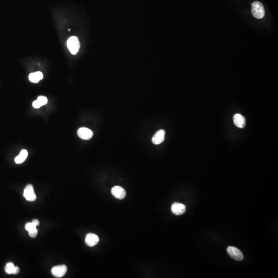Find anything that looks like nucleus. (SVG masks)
<instances>
[{
    "label": "nucleus",
    "mask_w": 278,
    "mask_h": 278,
    "mask_svg": "<svg viewBox=\"0 0 278 278\" xmlns=\"http://www.w3.org/2000/svg\"><path fill=\"white\" fill-rule=\"evenodd\" d=\"M251 12L253 16L256 19H262L265 15V10L262 3L259 2H254L252 4Z\"/></svg>",
    "instance_id": "1"
},
{
    "label": "nucleus",
    "mask_w": 278,
    "mask_h": 278,
    "mask_svg": "<svg viewBox=\"0 0 278 278\" xmlns=\"http://www.w3.org/2000/svg\"><path fill=\"white\" fill-rule=\"evenodd\" d=\"M67 46L70 52L73 55L77 53L80 48V42L78 38L76 36H72L67 41Z\"/></svg>",
    "instance_id": "2"
},
{
    "label": "nucleus",
    "mask_w": 278,
    "mask_h": 278,
    "mask_svg": "<svg viewBox=\"0 0 278 278\" xmlns=\"http://www.w3.org/2000/svg\"><path fill=\"white\" fill-rule=\"evenodd\" d=\"M229 256L236 261H241L243 260L244 256L242 251L235 247L229 246L227 249Z\"/></svg>",
    "instance_id": "3"
},
{
    "label": "nucleus",
    "mask_w": 278,
    "mask_h": 278,
    "mask_svg": "<svg viewBox=\"0 0 278 278\" xmlns=\"http://www.w3.org/2000/svg\"><path fill=\"white\" fill-rule=\"evenodd\" d=\"M68 268L65 265H57L53 267L51 272L53 276L56 278H62L66 273Z\"/></svg>",
    "instance_id": "4"
},
{
    "label": "nucleus",
    "mask_w": 278,
    "mask_h": 278,
    "mask_svg": "<svg viewBox=\"0 0 278 278\" xmlns=\"http://www.w3.org/2000/svg\"><path fill=\"white\" fill-rule=\"evenodd\" d=\"M23 196L29 201H34L36 199V195L32 185H28L24 189Z\"/></svg>",
    "instance_id": "5"
},
{
    "label": "nucleus",
    "mask_w": 278,
    "mask_h": 278,
    "mask_svg": "<svg viewBox=\"0 0 278 278\" xmlns=\"http://www.w3.org/2000/svg\"><path fill=\"white\" fill-rule=\"evenodd\" d=\"M77 134L81 139L85 140H88L92 137L93 136V133L89 128L81 127L78 130Z\"/></svg>",
    "instance_id": "6"
},
{
    "label": "nucleus",
    "mask_w": 278,
    "mask_h": 278,
    "mask_svg": "<svg viewBox=\"0 0 278 278\" xmlns=\"http://www.w3.org/2000/svg\"><path fill=\"white\" fill-rule=\"evenodd\" d=\"M171 210L173 213L176 215L183 214L186 210V207L183 204L178 202H175L171 207Z\"/></svg>",
    "instance_id": "7"
},
{
    "label": "nucleus",
    "mask_w": 278,
    "mask_h": 278,
    "mask_svg": "<svg viewBox=\"0 0 278 278\" xmlns=\"http://www.w3.org/2000/svg\"><path fill=\"white\" fill-rule=\"evenodd\" d=\"M111 193L114 197L119 199L124 198L126 194L124 189L117 185L112 188L111 189Z\"/></svg>",
    "instance_id": "8"
},
{
    "label": "nucleus",
    "mask_w": 278,
    "mask_h": 278,
    "mask_svg": "<svg viewBox=\"0 0 278 278\" xmlns=\"http://www.w3.org/2000/svg\"><path fill=\"white\" fill-rule=\"evenodd\" d=\"M100 241L98 236L93 233L87 234L85 239V244L89 247H93L97 245Z\"/></svg>",
    "instance_id": "9"
},
{
    "label": "nucleus",
    "mask_w": 278,
    "mask_h": 278,
    "mask_svg": "<svg viewBox=\"0 0 278 278\" xmlns=\"http://www.w3.org/2000/svg\"><path fill=\"white\" fill-rule=\"evenodd\" d=\"M165 131L163 129L159 130L155 133L152 138V142L155 145H159L163 142L165 139Z\"/></svg>",
    "instance_id": "10"
},
{
    "label": "nucleus",
    "mask_w": 278,
    "mask_h": 278,
    "mask_svg": "<svg viewBox=\"0 0 278 278\" xmlns=\"http://www.w3.org/2000/svg\"><path fill=\"white\" fill-rule=\"evenodd\" d=\"M233 121L235 125L240 128H244L246 125V120L244 116L240 114H236L233 117Z\"/></svg>",
    "instance_id": "11"
},
{
    "label": "nucleus",
    "mask_w": 278,
    "mask_h": 278,
    "mask_svg": "<svg viewBox=\"0 0 278 278\" xmlns=\"http://www.w3.org/2000/svg\"><path fill=\"white\" fill-rule=\"evenodd\" d=\"M43 75L41 72H36L35 73H31L29 75V79L31 82L37 83L40 80L43 79Z\"/></svg>",
    "instance_id": "12"
},
{
    "label": "nucleus",
    "mask_w": 278,
    "mask_h": 278,
    "mask_svg": "<svg viewBox=\"0 0 278 278\" xmlns=\"http://www.w3.org/2000/svg\"><path fill=\"white\" fill-rule=\"evenodd\" d=\"M28 156V152L26 149H23L21 150L20 153L15 158V162L17 164H21L24 162Z\"/></svg>",
    "instance_id": "13"
},
{
    "label": "nucleus",
    "mask_w": 278,
    "mask_h": 278,
    "mask_svg": "<svg viewBox=\"0 0 278 278\" xmlns=\"http://www.w3.org/2000/svg\"><path fill=\"white\" fill-rule=\"evenodd\" d=\"M15 266L13 263L9 262L5 266V272L8 274H14Z\"/></svg>",
    "instance_id": "14"
},
{
    "label": "nucleus",
    "mask_w": 278,
    "mask_h": 278,
    "mask_svg": "<svg viewBox=\"0 0 278 278\" xmlns=\"http://www.w3.org/2000/svg\"><path fill=\"white\" fill-rule=\"evenodd\" d=\"M25 228H26V230L30 232L34 229H36V226H35V224H34L32 222V223H27L26 224Z\"/></svg>",
    "instance_id": "15"
},
{
    "label": "nucleus",
    "mask_w": 278,
    "mask_h": 278,
    "mask_svg": "<svg viewBox=\"0 0 278 278\" xmlns=\"http://www.w3.org/2000/svg\"><path fill=\"white\" fill-rule=\"evenodd\" d=\"M37 101L39 102L41 106L45 105L48 103V98H46V97H43V96H40V97H38Z\"/></svg>",
    "instance_id": "16"
},
{
    "label": "nucleus",
    "mask_w": 278,
    "mask_h": 278,
    "mask_svg": "<svg viewBox=\"0 0 278 278\" xmlns=\"http://www.w3.org/2000/svg\"><path fill=\"white\" fill-rule=\"evenodd\" d=\"M29 236L32 238H35L36 237L37 234H38V230L36 229H34L33 230L30 232H29Z\"/></svg>",
    "instance_id": "17"
},
{
    "label": "nucleus",
    "mask_w": 278,
    "mask_h": 278,
    "mask_svg": "<svg viewBox=\"0 0 278 278\" xmlns=\"http://www.w3.org/2000/svg\"><path fill=\"white\" fill-rule=\"evenodd\" d=\"M33 106L34 108H35L36 109H38V108L41 107L42 106L40 104L39 102L37 100V101H34L33 103Z\"/></svg>",
    "instance_id": "18"
},
{
    "label": "nucleus",
    "mask_w": 278,
    "mask_h": 278,
    "mask_svg": "<svg viewBox=\"0 0 278 278\" xmlns=\"http://www.w3.org/2000/svg\"><path fill=\"white\" fill-rule=\"evenodd\" d=\"M32 223H33L34 224H35V226H37L38 225H39V221L38 220H37V219H35V220H34L33 221H32Z\"/></svg>",
    "instance_id": "19"
},
{
    "label": "nucleus",
    "mask_w": 278,
    "mask_h": 278,
    "mask_svg": "<svg viewBox=\"0 0 278 278\" xmlns=\"http://www.w3.org/2000/svg\"><path fill=\"white\" fill-rule=\"evenodd\" d=\"M19 272H20V268H19V267H17V266H15L14 274V275L18 274V273H19Z\"/></svg>",
    "instance_id": "20"
}]
</instances>
